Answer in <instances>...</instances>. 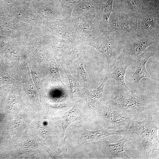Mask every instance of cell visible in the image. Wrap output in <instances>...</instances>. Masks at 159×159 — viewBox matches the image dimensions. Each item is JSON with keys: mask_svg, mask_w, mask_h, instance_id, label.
<instances>
[{"mask_svg": "<svg viewBox=\"0 0 159 159\" xmlns=\"http://www.w3.org/2000/svg\"><path fill=\"white\" fill-rule=\"evenodd\" d=\"M158 129V122L148 115L143 121L131 120L126 125L125 134L135 135L138 149L142 154L148 155L159 151Z\"/></svg>", "mask_w": 159, "mask_h": 159, "instance_id": "1", "label": "cell"}, {"mask_svg": "<svg viewBox=\"0 0 159 159\" xmlns=\"http://www.w3.org/2000/svg\"><path fill=\"white\" fill-rule=\"evenodd\" d=\"M138 16L130 11L128 12H112L108 21L107 32L124 39L136 33Z\"/></svg>", "mask_w": 159, "mask_h": 159, "instance_id": "2", "label": "cell"}, {"mask_svg": "<svg viewBox=\"0 0 159 159\" xmlns=\"http://www.w3.org/2000/svg\"><path fill=\"white\" fill-rule=\"evenodd\" d=\"M124 39L106 32L102 34L87 45L92 46L104 55L108 64L117 59L123 49Z\"/></svg>", "mask_w": 159, "mask_h": 159, "instance_id": "3", "label": "cell"}, {"mask_svg": "<svg viewBox=\"0 0 159 159\" xmlns=\"http://www.w3.org/2000/svg\"><path fill=\"white\" fill-rule=\"evenodd\" d=\"M112 108L123 110H132L139 113L149 108L148 104L144 99L136 95L133 91L117 92L113 98L108 102Z\"/></svg>", "mask_w": 159, "mask_h": 159, "instance_id": "4", "label": "cell"}, {"mask_svg": "<svg viewBox=\"0 0 159 159\" xmlns=\"http://www.w3.org/2000/svg\"><path fill=\"white\" fill-rule=\"evenodd\" d=\"M136 33L142 37L159 40V12L145 10L138 16Z\"/></svg>", "mask_w": 159, "mask_h": 159, "instance_id": "5", "label": "cell"}, {"mask_svg": "<svg viewBox=\"0 0 159 159\" xmlns=\"http://www.w3.org/2000/svg\"><path fill=\"white\" fill-rule=\"evenodd\" d=\"M71 23L80 43L84 44L94 41L102 34L93 20L82 16H71Z\"/></svg>", "mask_w": 159, "mask_h": 159, "instance_id": "6", "label": "cell"}, {"mask_svg": "<svg viewBox=\"0 0 159 159\" xmlns=\"http://www.w3.org/2000/svg\"><path fill=\"white\" fill-rule=\"evenodd\" d=\"M159 40L140 37L136 33L124 39L122 52L117 59L127 56L135 57L150 46L159 44Z\"/></svg>", "mask_w": 159, "mask_h": 159, "instance_id": "7", "label": "cell"}, {"mask_svg": "<svg viewBox=\"0 0 159 159\" xmlns=\"http://www.w3.org/2000/svg\"><path fill=\"white\" fill-rule=\"evenodd\" d=\"M135 62L134 57L127 56L117 59L109 64L107 74L108 78L112 79L118 84L123 86L125 89L132 91L125 83V77L127 68Z\"/></svg>", "mask_w": 159, "mask_h": 159, "instance_id": "8", "label": "cell"}, {"mask_svg": "<svg viewBox=\"0 0 159 159\" xmlns=\"http://www.w3.org/2000/svg\"><path fill=\"white\" fill-rule=\"evenodd\" d=\"M158 49L159 44L153 45L140 54L134 57L136 67L132 77V81L136 84L139 85V82L143 78H147L157 80L150 75L146 69L145 66L149 59L153 56Z\"/></svg>", "mask_w": 159, "mask_h": 159, "instance_id": "9", "label": "cell"}, {"mask_svg": "<svg viewBox=\"0 0 159 159\" xmlns=\"http://www.w3.org/2000/svg\"><path fill=\"white\" fill-rule=\"evenodd\" d=\"M51 25L49 30L58 38L67 40L75 44L80 43L71 21H67L63 18L57 20Z\"/></svg>", "mask_w": 159, "mask_h": 159, "instance_id": "10", "label": "cell"}, {"mask_svg": "<svg viewBox=\"0 0 159 159\" xmlns=\"http://www.w3.org/2000/svg\"><path fill=\"white\" fill-rule=\"evenodd\" d=\"M132 140L131 138L125 135L114 143L103 140L101 142V148L104 154L109 158L132 159L126 153L124 147L125 143Z\"/></svg>", "mask_w": 159, "mask_h": 159, "instance_id": "11", "label": "cell"}, {"mask_svg": "<svg viewBox=\"0 0 159 159\" xmlns=\"http://www.w3.org/2000/svg\"><path fill=\"white\" fill-rule=\"evenodd\" d=\"M99 112L108 124V129L115 130L122 125H127L131 120L130 118L111 107H102L99 109Z\"/></svg>", "mask_w": 159, "mask_h": 159, "instance_id": "12", "label": "cell"}, {"mask_svg": "<svg viewBox=\"0 0 159 159\" xmlns=\"http://www.w3.org/2000/svg\"><path fill=\"white\" fill-rule=\"evenodd\" d=\"M113 1V0H100L99 11L93 20L102 34L107 32L110 17L114 11Z\"/></svg>", "mask_w": 159, "mask_h": 159, "instance_id": "13", "label": "cell"}, {"mask_svg": "<svg viewBox=\"0 0 159 159\" xmlns=\"http://www.w3.org/2000/svg\"><path fill=\"white\" fill-rule=\"evenodd\" d=\"M100 0H82L75 7L71 16H82L93 20L100 8Z\"/></svg>", "mask_w": 159, "mask_h": 159, "instance_id": "14", "label": "cell"}, {"mask_svg": "<svg viewBox=\"0 0 159 159\" xmlns=\"http://www.w3.org/2000/svg\"><path fill=\"white\" fill-rule=\"evenodd\" d=\"M125 130H119L114 129H102L90 131L85 129L82 133L80 139L82 143L95 141L112 135H120L125 134Z\"/></svg>", "mask_w": 159, "mask_h": 159, "instance_id": "15", "label": "cell"}, {"mask_svg": "<svg viewBox=\"0 0 159 159\" xmlns=\"http://www.w3.org/2000/svg\"><path fill=\"white\" fill-rule=\"evenodd\" d=\"M108 78L106 75L101 84L89 93L87 103L88 106L90 109L95 107L102 98L105 84Z\"/></svg>", "mask_w": 159, "mask_h": 159, "instance_id": "16", "label": "cell"}, {"mask_svg": "<svg viewBox=\"0 0 159 159\" xmlns=\"http://www.w3.org/2000/svg\"><path fill=\"white\" fill-rule=\"evenodd\" d=\"M79 115L78 110L75 106L68 111L63 114L61 121L63 136L68 127L73 122L79 120Z\"/></svg>", "mask_w": 159, "mask_h": 159, "instance_id": "17", "label": "cell"}, {"mask_svg": "<svg viewBox=\"0 0 159 159\" xmlns=\"http://www.w3.org/2000/svg\"><path fill=\"white\" fill-rule=\"evenodd\" d=\"M82 0H59L62 8L63 19L68 22L71 21L73 11Z\"/></svg>", "mask_w": 159, "mask_h": 159, "instance_id": "18", "label": "cell"}, {"mask_svg": "<svg viewBox=\"0 0 159 159\" xmlns=\"http://www.w3.org/2000/svg\"><path fill=\"white\" fill-rule=\"evenodd\" d=\"M130 11L137 16L142 14L145 10L142 0H125Z\"/></svg>", "mask_w": 159, "mask_h": 159, "instance_id": "19", "label": "cell"}, {"mask_svg": "<svg viewBox=\"0 0 159 159\" xmlns=\"http://www.w3.org/2000/svg\"><path fill=\"white\" fill-rule=\"evenodd\" d=\"M62 67L64 71L69 82L70 88L72 94L74 93L76 89L80 86L78 81L71 74L68 66L62 64Z\"/></svg>", "mask_w": 159, "mask_h": 159, "instance_id": "20", "label": "cell"}, {"mask_svg": "<svg viewBox=\"0 0 159 159\" xmlns=\"http://www.w3.org/2000/svg\"><path fill=\"white\" fill-rule=\"evenodd\" d=\"M59 67L58 66L54 61H52L51 63L50 67V71L53 76L55 77L56 80L61 82L62 84V79L60 77L59 71Z\"/></svg>", "mask_w": 159, "mask_h": 159, "instance_id": "21", "label": "cell"}, {"mask_svg": "<svg viewBox=\"0 0 159 159\" xmlns=\"http://www.w3.org/2000/svg\"><path fill=\"white\" fill-rule=\"evenodd\" d=\"M78 70L82 79L86 82H88L89 78L88 75L85 70L83 63H80L78 67Z\"/></svg>", "mask_w": 159, "mask_h": 159, "instance_id": "22", "label": "cell"}]
</instances>
